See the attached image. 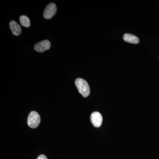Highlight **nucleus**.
I'll list each match as a JSON object with an SVG mask.
<instances>
[{
	"label": "nucleus",
	"instance_id": "obj_2",
	"mask_svg": "<svg viewBox=\"0 0 159 159\" xmlns=\"http://www.w3.org/2000/svg\"><path fill=\"white\" fill-rule=\"evenodd\" d=\"M41 119L37 112L32 111L29 114L28 118V125L31 128H37L40 122Z\"/></svg>",
	"mask_w": 159,
	"mask_h": 159
},
{
	"label": "nucleus",
	"instance_id": "obj_6",
	"mask_svg": "<svg viewBox=\"0 0 159 159\" xmlns=\"http://www.w3.org/2000/svg\"><path fill=\"white\" fill-rule=\"evenodd\" d=\"M10 29L12 34L16 36H18L21 34L22 30L20 26L14 20L11 21L9 23Z\"/></svg>",
	"mask_w": 159,
	"mask_h": 159
},
{
	"label": "nucleus",
	"instance_id": "obj_7",
	"mask_svg": "<svg viewBox=\"0 0 159 159\" xmlns=\"http://www.w3.org/2000/svg\"><path fill=\"white\" fill-rule=\"evenodd\" d=\"M123 39L125 42L132 44H138L139 42V38L134 34L126 33L124 34Z\"/></svg>",
	"mask_w": 159,
	"mask_h": 159
},
{
	"label": "nucleus",
	"instance_id": "obj_8",
	"mask_svg": "<svg viewBox=\"0 0 159 159\" xmlns=\"http://www.w3.org/2000/svg\"><path fill=\"white\" fill-rule=\"evenodd\" d=\"M20 21L21 25L23 27L29 28L31 25V23L29 18L26 16H20Z\"/></svg>",
	"mask_w": 159,
	"mask_h": 159
},
{
	"label": "nucleus",
	"instance_id": "obj_1",
	"mask_svg": "<svg viewBox=\"0 0 159 159\" xmlns=\"http://www.w3.org/2000/svg\"><path fill=\"white\" fill-rule=\"evenodd\" d=\"M75 83L80 93L83 97H88L90 93V90L87 82L84 80L79 78L76 80Z\"/></svg>",
	"mask_w": 159,
	"mask_h": 159
},
{
	"label": "nucleus",
	"instance_id": "obj_3",
	"mask_svg": "<svg viewBox=\"0 0 159 159\" xmlns=\"http://www.w3.org/2000/svg\"><path fill=\"white\" fill-rule=\"evenodd\" d=\"M57 12V7L54 3H51L47 6L44 11L43 16L46 19H50Z\"/></svg>",
	"mask_w": 159,
	"mask_h": 159
},
{
	"label": "nucleus",
	"instance_id": "obj_5",
	"mask_svg": "<svg viewBox=\"0 0 159 159\" xmlns=\"http://www.w3.org/2000/svg\"><path fill=\"white\" fill-rule=\"evenodd\" d=\"M90 120L92 124L95 127H99L102 125V116L98 112H94L91 114Z\"/></svg>",
	"mask_w": 159,
	"mask_h": 159
},
{
	"label": "nucleus",
	"instance_id": "obj_4",
	"mask_svg": "<svg viewBox=\"0 0 159 159\" xmlns=\"http://www.w3.org/2000/svg\"><path fill=\"white\" fill-rule=\"evenodd\" d=\"M51 43L48 40H44L37 43L34 45V49L37 52L43 53L51 48Z\"/></svg>",
	"mask_w": 159,
	"mask_h": 159
},
{
	"label": "nucleus",
	"instance_id": "obj_9",
	"mask_svg": "<svg viewBox=\"0 0 159 159\" xmlns=\"http://www.w3.org/2000/svg\"><path fill=\"white\" fill-rule=\"evenodd\" d=\"M37 159H48V158L46 156L44 155H41L38 157Z\"/></svg>",
	"mask_w": 159,
	"mask_h": 159
}]
</instances>
